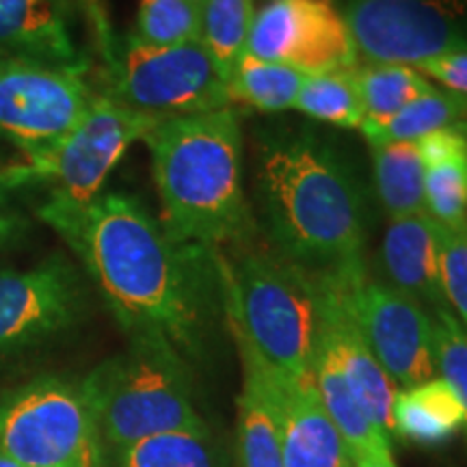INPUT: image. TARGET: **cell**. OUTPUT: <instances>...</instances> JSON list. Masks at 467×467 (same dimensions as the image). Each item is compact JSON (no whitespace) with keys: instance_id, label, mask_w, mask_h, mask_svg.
I'll return each instance as SVG.
<instances>
[{"instance_id":"cell-23","label":"cell","mask_w":467,"mask_h":467,"mask_svg":"<svg viewBox=\"0 0 467 467\" xmlns=\"http://www.w3.org/2000/svg\"><path fill=\"white\" fill-rule=\"evenodd\" d=\"M459 121H467V98H461L452 91L433 89L388 119H366L359 130L368 143L381 145L418 141L426 134L459 124Z\"/></svg>"},{"instance_id":"cell-26","label":"cell","mask_w":467,"mask_h":467,"mask_svg":"<svg viewBox=\"0 0 467 467\" xmlns=\"http://www.w3.org/2000/svg\"><path fill=\"white\" fill-rule=\"evenodd\" d=\"M295 109L312 119L340 128H361L366 110L361 104L353 69L307 76Z\"/></svg>"},{"instance_id":"cell-14","label":"cell","mask_w":467,"mask_h":467,"mask_svg":"<svg viewBox=\"0 0 467 467\" xmlns=\"http://www.w3.org/2000/svg\"><path fill=\"white\" fill-rule=\"evenodd\" d=\"M238 344L243 375L254 379L275 411L284 467H355L347 441L320 399L312 372L290 377Z\"/></svg>"},{"instance_id":"cell-10","label":"cell","mask_w":467,"mask_h":467,"mask_svg":"<svg viewBox=\"0 0 467 467\" xmlns=\"http://www.w3.org/2000/svg\"><path fill=\"white\" fill-rule=\"evenodd\" d=\"M372 355L396 388L437 377L431 314L389 284L372 282L364 262L329 273Z\"/></svg>"},{"instance_id":"cell-6","label":"cell","mask_w":467,"mask_h":467,"mask_svg":"<svg viewBox=\"0 0 467 467\" xmlns=\"http://www.w3.org/2000/svg\"><path fill=\"white\" fill-rule=\"evenodd\" d=\"M102 50V96L156 121L232 107L227 76L202 42L148 46L134 35L98 37Z\"/></svg>"},{"instance_id":"cell-35","label":"cell","mask_w":467,"mask_h":467,"mask_svg":"<svg viewBox=\"0 0 467 467\" xmlns=\"http://www.w3.org/2000/svg\"><path fill=\"white\" fill-rule=\"evenodd\" d=\"M353 461H355V467H396L392 451H388V448L366 452Z\"/></svg>"},{"instance_id":"cell-33","label":"cell","mask_w":467,"mask_h":467,"mask_svg":"<svg viewBox=\"0 0 467 467\" xmlns=\"http://www.w3.org/2000/svg\"><path fill=\"white\" fill-rule=\"evenodd\" d=\"M426 78H433L446 87V91L467 98V48H457L431 58L416 67Z\"/></svg>"},{"instance_id":"cell-7","label":"cell","mask_w":467,"mask_h":467,"mask_svg":"<svg viewBox=\"0 0 467 467\" xmlns=\"http://www.w3.org/2000/svg\"><path fill=\"white\" fill-rule=\"evenodd\" d=\"M159 124L98 93L78 126L57 143L37 154H16L0 161V184L9 192L25 186H46V200L85 206L100 195L128 148L143 141Z\"/></svg>"},{"instance_id":"cell-3","label":"cell","mask_w":467,"mask_h":467,"mask_svg":"<svg viewBox=\"0 0 467 467\" xmlns=\"http://www.w3.org/2000/svg\"><path fill=\"white\" fill-rule=\"evenodd\" d=\"M161 223L173 241L223 254L247 244L254 221L243 191V132L232 107L161 121L143 139Z\"/></svg>"},{"instance_id":"cell-20","label":"cell","mask_w":467,"mask_h":467,"mask_svg":"<svg viewBox=\"0 0 467 467\" xmlns=\"http://www.w3.org/2000/svg\"><path fill=\"white\" fill-rule=\"evenodd\" d=\"M100 467H227V459L208 426L145 437L124 451L102 454Z\"/></svg>"},{"instance_id":"cell-15","label":"cell","mask_w":467,"mask_h":467,"mask_svg":"<svg viewBox=\"0 0 467 467\" xmlns=\"http://www.w3.org/2000/svg\"><path fill=\"white\" fill-rule=\"evenodd\" d=\"M314 277L320 292L318 340L334 355L372 426L392 441V405L399 388L372 355L334 279L329 275Z\"/></svg>"},{"instance_id":"cell-13","label":"cell","mask_w":467,"mask_h":467,"mask_svg":"<svg viewBox=\"0 0 467 467\" xmlns=\"http://www.w3.org/2000/svg\"><path fill=\"white\" fill-rule=\"evenodd\" d=\"M244 50L306 76L358 67L347 22L331 0H268L255 11Z\"/></svg>"},{"instance_id":"cell-25","label":"cell","mask_w":467,"mask_h":467,"mask_svg":"<svg viewBox=\"0 0 467 467\" xmlns=\"http://www.w3.org/2000/svg\"><path fill=\"white\" fill-rule=\"evenodd\" d=\"M366 119H388L424 93L433 91L424 74L407 66H364L353 69Z\"/></svg>"},{"instance_id":"cell-16","label":"cell","mask_w":467,"mask_h":467,"mask_svg":"<svg viewBox=\"0 0 467 467\" xmlns=\"http://www.w3.org/2000/svg\"><path fill=\"white\" fill-rule=\"evenodd\" d=\"M76 16V0H0V58L91 67Z\"/></svg>"},{"instance_id":"cell-18","label":"cell","mask_w":467,"mask_h":467,"mask_svg":"<svg viewBox=\"0 0 467 467\" xmlns=\"http://www.w3.org/2000/svg\"><path fill=\"white\" fill-rule=\"evenodd\" d=\"M467 416L454 389L441 377L399 389L392 405V437L435 448L465 431Z\"/></svg>"},{"instance_id":"cell-21","label":"cell","mask_w":467,"mask_h":467,"mask_svg":"<svg viewBox=\"0 0 467 467\" xmlns=\"http://www.w3.org/2000/svg\"><path fill=\"white\" fill-rule=\"evenodd\" d=\"M379 200L389 219L426 213L424 162L413 141L370 145Z\"/></svg>"},{"instance_id":"cell-22","label":"cell","mask_w":467,"mask_h":467,"mask_svg":"<svg viewBox=\"0 0 467 467\" xmlns=\"http://www.w3.org/2000/svg\"><path fill=\"white\" fill-rule=\"evenodd\" d=\"M306 78L299 69L262 61L244 50L227 78V93L230 102H243L262 113H282L295 109Z\"/></svg>"},{"instance_id":"cell-12","label":"cell","mask_w":467,"mask_h":467,"mask_svg":"<svg viewBox=\"0 0 467 467\" xmlns=\"http://www.w3.org/2000/svg\"><path fill=\"white\" fill-rule=\"evenodd\" d=\"M358 61L420 67L467 48L454 14L441 0H348L342 11Z\"/></svg>"},{"instance_id":"cell-5","label":"cell","mask_w":467,"mask_h":467,"mask_svg":"<svg viewBox=\"0 0 467 467\" xmlns=\"http://www.w3.org/2000/svg\"><path fill=\"white\" fill-rule=\"evenodd\" d=\"M121 353L96 366L83 381L100 452H117L145 437L208 429L197 411L186 359L151 334L128 336ZM102 459V457H100Z\"/></svg>"},{"instance_id":"cell-38","label":"cell","mask_w":467,"mask_h":467,"mask_svg":"<svg viewBox=\"0 0 467 467\" xmlns=\"http://www.w3.org/2000/svg\"><path fill=\"white\" fill-rule=\"evenodd\" d=\"M0 145H3V139H0Z\"/></svg>"},{"instance_id":"cell-1","label":"cell","mask_w":467,"mask_h":467,"mask_svg":"<svg viewBox=\"0 0 467 467\" xmlns=\"http://www.w3.org/2000/svg\"><path fill=\"white\" fill-rule=\"evenodd\" d=\"M39 219L66 241L128 336L167 340L200 358L223 309L217 254L173 241L128 192H100L85 206L46 200Z\"/></svg>"},{"instance_id":"cell-36","label":"cell","mask_w":467,"mask_h":467,"mask_svg":"<svg viewBox=\"0 0 467 467\" xmlns=\"http://www.w3.org/2000/svg\"><path fill=\"white\" fill-rule=\"evenodd\" d=\"M0 467H25V465L17 463L14 457H9V454L0 448Z\"/></svg>"},{"instance_id":"cell-29","label":"cell","mask_w":467,"mask_h":467,"mask_svg":"<svg viewBox=\"0 0 467 467\" xmlns=\"http://www.w3.org/2000/svg\"><path fill=\"white\" fill-rule=\"evenodd\" d=\"M424 206L443 227L467 223V156L424 167Z\"/></svg>"},{"instance_id":"cell-27","label":"cell","mask_w":467,"mask_h":467,"mask_svg":"<svg viewBox=\"0 0 467 467\" xmlns=\"http://www.w3.org/2000/svg\"><path fill=\"white\" fill-rule=\"evenodd\" d=\"M255 11L258 9L254 0H206L202 5L200 42L214 57L227 78L247 48Z\"/></svg>"},{"instance_id":"cell-34","label":"cell","mask_w":467,"mask_h":467,"mask_svg":"<svg viewBox=\"0 0 467 467\" xmlns=\"http://www.w3.org/2000/svg\"><path fill=\"white\" fill-rule=\"evenodd\" d=\"M28 230V221L11 200V192L0 184V249L20 241Z\"/></svg>"},{"instance_id":"cell-19","label":"cell","mask_w":467,"mask_h":467,"mask_svg":"<svg viewBox=\"0 0 467 467\" xmlns=\"http://www.w3.org/2000/svg\"><path fill=\"white\" fill-rule=\"evenodd\" d=\"M312 375L314 381H317L327 413L334 420L342 440L347 441L353 459H358L366 452L381 451V448L392 451V441L379 433L370 420H368L359 400L355 399L353 389L348 388L347 379H344L334 355L329 353V348L320 340L317 347V355H314Z\"/></svg>"},{"instance_id":"cell-4","label":"cell","mask_w":467,"mask_h":467,"mask_svg":"<svg viewBox=\"0 0 467 467\" xmlns=\"http://www.w3.org/2000/svg\"><path fill=\"white\" fill-rule=\"evenodd\" d=\"M217 254L234 340L290 377L312 372L320 336L317 277L277 254L236 247Z\"/></svg>"},{"instance_id":"cell-31","label":"cell","mask_w":467,"mask_h":467,"mask_svg":"<svg viewBox=\"0 0 467 467\" xmlns=\"http://www.w3.org/2000/svg\"><path fill=\"white\" fill-rule=\"evenodd\" d=\"M437 258L443 299L467 329V223L459 227L437 223Z\"/></svg>"},{"instance_id":"cell-24","label":"cell","mask_w":467,"mask_h":467,"mask_svg":"<svg viewBox=\"0 0 467 467\" xmlns=\"http://www.w3.org/2000/svg\"><path fill=\"white\" fill-rule=\"evenodd\" d=\"M236 443L241 467H284L275 411L258 383L244 375L243 392L238 396Z\"/></svg>"},{"instance_id":"cell-8","label":"cell","mask_w":467,"mask_h":467,"mask_svg":"<svg viewBox=\"0 0 467 467\" xmlns=\"http://www.w3.org/2000/svg\"><path fill=\"white\" fill-rule=\"evenodd\" d=\"M0 448L25 467H100L83 381L39 375L0 388Z\"/></svg>"},{"instance_id":"cell-2","label":"cell","mask_w":467,"mask_h":467,"mask_svg":"<svg viewBox=\"0 0 467 467\" xmlns=\"http://www.w3.org/2000/svg\"><path fill=\"white\" fill-rule=\"evenodd\" d=\"M255 192L275 254L312 275L364 262V213L348 169L312 134L260 139Z\"/></svg>"},{"instance_id":"cell-30","label":"cell","mask_w":467,"mask_h":467,"mask_svg":"<svg viewBox=\"0 0 467 467\" xmlns=\"http://www.w3.org/2000/svg\"><path fill=\"white\" fill-rule=\"evenodd\" d=\"M431 327L437 375L454 389L467 416V329L451 307H435Z\"/></svg>"},{"instance_id":"cell-37","label":"cell","mask_w":467,"mask_h":467,"mask_svg":"<svg viewBox=\"0 0 467 467\" xmlns=\"http://www.w3.org/2000/svg\"><path fill=\"white\" fill-rule=\"evenodd\" d=\"M192 3H197V5H203V3H206V0H192Z\"/></svg>"},{"instance_id":"cell-32","label":"cell","mask_w":467,"mask_h":467,"mask_svg":"<svg viewBox=\"0 0 467 467\" xmlns=\"http://www.w3.org/2000/svg\"><path fill=\"white\" fill-rule=\"evenodd\" d=\"M413 143L418 145L424 167L457 159V156H467V121L441 128V130L426 134Z\"/></svg>"},{"instance_id":"cell-11","label":"cell","mask_w":467,"mask_h":467,"mask_svg":"<svg viewBox=\"0 0 467 467\" xmlns=\"http://www.w3.org/2000/svg\"><path fill=\"white\" fill-rule=\"evenodd\" d=\"M87 312V282L67 255L26 268H0V361L58 340Z\"/></svg>"},{"instance_id":"cell-17","label":"cell","mask_w":467,"mask_h":467,"mask_svg":"<svg viewBox=\"0 0 467 467\" xmlns=\"http://www.w3.org/2000/svg\"><path fill=\"white\" fill-rule=\"evenodd\" d=\"M381 258L389 285L416 299L420 306L448 307L440 284L437 223L426 213L389 219Z\"/></svg>"},{"instance_id":"cell-28","label":"cell","mask_w":467,"mask_h":467,"mask_svg":"<svg viewBox=\"0 0 467 467\" xmlns=\"http://www.w3.org/2000/svg\"><path fill=\"white\" fill-rule=\"evenodd\" d=\"M130 35L159 48L200 42L202 5L192 0H139Z\"/></svg>"},{"instance_id":"cell-9","label":"cell","mask_w":467,"mask_h":467,"mask_svg":"<svg viewBox=\"0 0 467 467\" xmlns=\"http://www.w3.org/2000/svg\"><path fill=\"white\" fill-rule=\"evenodd\" d=\"M91 67L0 58V139L17 154H37L78 126L100 91Z\"/></svg>"}]
</instances>
